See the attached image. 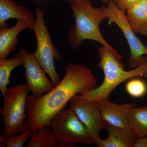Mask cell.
Listing matches in <instances>:
<instances>
[{
	"mask_svg": "<svg viewBox=\"0 0 147 147\" xmlns=\"http://www.w3.org/2000/svg\"><path fill=\"white\" fill-rule=\"evenodd\" d=\"M65 69L63 79L51 91L40 97L28 96L26 119L28 129L33 131L50 126V121L74 96L97 88V79L87 67L69 63Z\"/></svg>",
	"mask_w": 147,
	"mask_h": 147,
	"instance_id": "6da1fadb",
	"label": "cell"
},
{
	"mask_svg": "<svg viewBox=\"0 0 147 147\" xmlns=\"http://www.w3.org/2000/svg\"><path fill=\"white\" fill-rule=\"evenodd\" d=\"M71 6L75 24L69 33L68 39L74 50L78 49L83 40H92L121 55L107 42L100 32L99 26L106 18L102 7H94L90 0H75L71 3Z\"/></svg>",
	"mask_w": 147,
	"mask_h": 147,
	"instance_id": "7a4b0ae2",
	"label": "cell"
},
{
	"mask_svg": "<svg viewBox=\"0 0 147 147\" xmlns=\"http://www.w3.org/2000/svg\"><path fill=\"white\" fill-rule=\"evenodd\" d=\"M99 61L97 66L103 70L104 78L102 84L91 91L81 94L87 100L97 102L109 96L116 87L123 82L137 76L143 77L144 66L142 63L134 69L125 71L121 63V55H117L105 46L98 47Z\"/></svg>",
	"mask_w": 147,
	"mask_h": 147,
	"instance_id": "3957f363",
	"label": "cell"
},
{
	"mask_svg": "<svg viewBox=\"0 0 147 147\" xmlns=\"http://www.w3.org/2000/svg\"><path fill=\"white\" fill-rule=\"evenodd\" d=\"M30 90L26 84H19L7 88L3 96L1 115L5 128L2 135L8 137L26 131V102Z\"/></svg>",
	"mask_w": 147,
	"mask_h": 147,
	"instance_id": "277c9868",
	"label": "cell"
},
{
	"mask_svg": "<svg viewBox=\"0 0 147 147\" xmlns=\"http://www.w3.org/2000/svg\"><path fill=\"white\" fill-rule=\"evenodd\" d=\"M35 13V23L32 30L36 36L37 49L33 55L55 87L61 81L55 69V61H61V56L50 38L45 24L44 11L36 7Z\"/></svg>",
	"mask_w": 147,
	"mask_h": 147,
	"instance_id": "5b68a950",
	"label": "cell"
},
{
	"mask_svg": "<svg viewBox=\"0 0 147 147\" xmlns=\"http://www.w3.org/2000/svg\"><path fill=\"white\" fill-rule=\"evenodd\" d=\"M49 125L58 141L92 145L86 126L71 108L60 111L50 121Z\"/></svg>",
	"mask_w": 147,
	"mask_h": 147,
	"instance_id": "8992f818",
	"label": "cell"
},
{
	"mask_svg": "<svg viewBox=\"0 0 147 147\" xmlns=\"http://www.w3.org/2000/svg\"><path fill=\"white\" fill-rule=\"evenodd\" d=\"M102 7L106 18L118 26L126 38L130 52L129 65L131 67H137L141 57L147 56V47L137 37L129 25L125 13L118 7L114 1L109 2L107 7Z\"/></svg>",
	"mask_w": 147,
	"mask_h": 147,
	"instance_id": "52a82bcc",
	"label": "cell"
},
{
	"mask_svg": "<svg viewBox=\"0 0 147 147\" xmlns=\"http://www.w3.org/2000/svg\"><path fill=\"white\" fill-rule=\"evenodd\" d=\"M70 108L86 126L92 141V145L100 140V132L105 129L106 122L103 120L97 102L87 100L77 94L69 102Z\"/></svg>",
	"mask_w": 147,
	"mask_h": 147,
	"instance_id": "ba28073f",
	"label": "cell"
},
{
	"mask_svg": "<svg viewBox=\"0 0 147 147\" xmlns=\"http://www.w3.org/2000/svg\"><path fill=\"white\" fill-rule=\"evenodd\" d=\"M25 68L26 79V85L32 95L40 97L51 91L55 88L51 82L47 78L39 63L33 54L27 52L24 49H20Z\"/></svg>",
	"mask_w": 147,
	"mask_h": 147,
	"instance_id": "9c48e42d",
	"label": "cell"
},
{
	"mask_svg": "<svg viewBox=\"0 0 147 147\" xmlns=\"http://www.w3.org/2000/svg\"><path fill=\"white\" fill-rule=\"evenodd\" d=\"M102 118L113 126L129 127L127 116L129 110L136 106L133 103L117 104L105 98L97 102Z\"/></svg>",
	"mask_w": 147,
	"mask_h": 147,
	"instance_id": "30bf717a",
	"label": "cell"
},
{
	"mask_svg": "<svg viewBox=\"0 0 147 147\" xmlns=\"http://www.w3.org/2000/svg\"><path fill=\"white\" fill-rule=\"evenodd\" d=\"M105 129L108 136L100 139L95 146L97 147H134L139 137L129 127L113 126L106 123Z\"/></svg>",
	"mask_w": 147,
	"mask_h": 147,
	"instance_id": "8fae6325",
	"label": "cell"
},
{
	"mask_svg": "<svg viewBox=\"0 0 147 147\" xmlns=\"http://www.w3.org/2000/svg\"><path fill=\"white\" fill-rule=\"evenodd\" d=\"M9 19L22 20L32 28L35 23L33 13L14 0H0V28H8L5 23Z\"/></svg>",
	"mask_w": 147,
	"mask_h": 147,
	"instance_id": "7c38bea8",
	"label": "cell"
},
{
	"mask_svg": "<svg viewBox=\"0 0 147 147\" xmlns=\"http://www.w3.org/2000/svg\"><path fill=\"white\" fill-rule=\"evenodd\" d=\"M31 27L22 20H17L11 28H0V59H6L16 50L18 41V35L21 32Z\"/></svg>",
	"mask_w": 147,
	"mask_h": 147,
	"instance_id": "4fadbf2b",
	"label": "cell"
},
{
	"mask_svg": "<svg viewBox=\"0 0 147 147\" xmlns=\"http://www.w3.org/2000/svg\"><path fill=\"white\" fill-rule=\"evenodd\" d=\"M126 11L127 18L133 31L147 36V0H139Z\"/></svg>",
	"mask_w": 147,
	"mask_h": 147,
	"instance_id": "5bb4252c",
	"label": "cell"
},
{
	"mask_svg": "<svg viewBox=\"0 0 147 147\" xmlns=\"http://www.w3.org/2000/svg\"><path fill=\"white\" fill-rule=\"evenodd\" d=\"M127 118L129 128L139 138L147 136V106L132 107Z\"/></svg>",
	"mask_w": 147,
	"mask_h": 147,
	"instance_id": "9a60e30c",
	"label": "cell"
},
{
	"mask_svg": "<svg viewBox=\"0 0 147 147\" xmlns=\"http://www.w3.org/2000/svg\"><path fill=\"white\" fill-rule=\"evenodd\" d=\"M21 53H17L14 57L10 59H0V91L2 97L4 96L7 89L11 72L16 67L23 66Z\"/></svg>",
	"mask_w": 147,
	"mask_h": 147,
	"instance_id": "2e32d148",
	"label": "cell"
},
{
	"mask_svg": "<svg viewBox=\"0 0 147 147\" xmlns=\"http://www.w3.org/2000/svg\"><path fill=\"white\" fill-rule=\"evenodd\" d=\"M58 142L50 126L32 131L28 147H55Z\"/></svg>",
	"mask_w": 147,
	"mask_h": 147,
	"instance_id": "e0dca14e",
	"label": "cell"
},
{
	"mask_svg": "<svg viewBox=\"0 0 147 147\" xmlns=\"http://www.w3.org/2000/svg\"><path fill=\"white\" fill-rule=\"evenodd\" d=\"M126 91L132 97L139 98L144 96L147 92V84L140 79H133L127 82L125 86Z\"/></svg>",
	"mask_w": 147,
	"mask_h": 147,
	"instance_id": "ac0fdd59",
	"label": "cell"
},
{
	"mask_svg": "<svg viewBox=\"0 0 147 147\" xmlns=\"http://www.w3.org/2000/svg\"><path fill=\"white\" fill-rule=\"evenodd\" d=\"M32 131L27 129L23 133L18 135L7 137V147H22L27 140L31 137Z\"/></svg>",
	"mask_w": 147,
	"mask_h": 147,
	"instance_id": "d6986e66",
	"label": "cell"
},
{
	"mask_svg": "<svg viewBox=\"0 0 147 147\" xmlns=\"http://www.w3.org/2000/svg\"><path fill=\"white\" fill-rule=\"evenodd\" d=\"M139 0H114L116 5L122 11L125 13L127 9Z\"/></svg>",
	"mask_w": 147,
	"mask_h": 147,
	"instance_id": "ffe728a7",
	"label": "cell"
},
{
	"mask_svg": "<svg viewBox=\"0 0 147 147\" xmlns=\"http://www.w3.org/2000/svg\"><path fill=\"white\" fill-rule=\"evenodd\" d=\"M134 147H147V136L139 138L135 143Z\"/></svg>",
	"mask_w": 147,
	"mask_h": 147,
	"instance_id": "44dd1931",
	"label": "cell"
},
{
	"mask_svg": "<svg viewBox=\"0 0 147 147\" xmlns=\"http://www.w3.org/2000/svg\"><path fill=\"white\" fill-rule=\"evenodd\" d=\"M139 62L142 63L144 66L143 77L147 78V56H143L139 59Z\"/></svg>",
	"mask_w": 147,
	"mask_h": 147,
	"instance_id": "7402d4cb",
	"label": "cell"
},
{
	"mask_svg": "<svg viewBox=\"0 0 147 147\" xmlns=\"http://www.w3.org/2000/svg\"><path fill=\"white\" fill-rule=\"evenodd\" d=\"M75 147L74 144L65 142V141H58L55 147Z\"/></svg>",
	"mask_w": 147,
	"mask_h": 147,
	"instance_id": "603a6c76",
	"label": "cell"
},
{
	"mask_svg": "<svg viewBox=\"0 0 147 147\" xmlns=\"http://www.w3.org/2000/svg\"><path fill=\"white\" fill-rule=\"evenodd\" d=\"M7 137H5L2 135L0 136V147H7Z\"/></svg>",
	"mask_w": 147,
	"mask_h": 147,
	"instance_id": "cb8c5ba5",
	"label": "cell"
},
{
	"mask_svg": "<svg viewBox=\"0 0 147 147\" xmlns=\"http://www.w3.org/2000/svg\"><path fill=\"white\" fill-rule=\"evenodd\" d=\"M75 1V0H66L68 2L70 3H72V2H73L74 1ZM102 2L104 3H108L109 2L111 1H114V0H102Z\"/></svg>",
	"mask_w": 147,
	"mask_h": 147,
	"instance_id": "d4e9b609",
	"label": "cell"
}]
</instances>
